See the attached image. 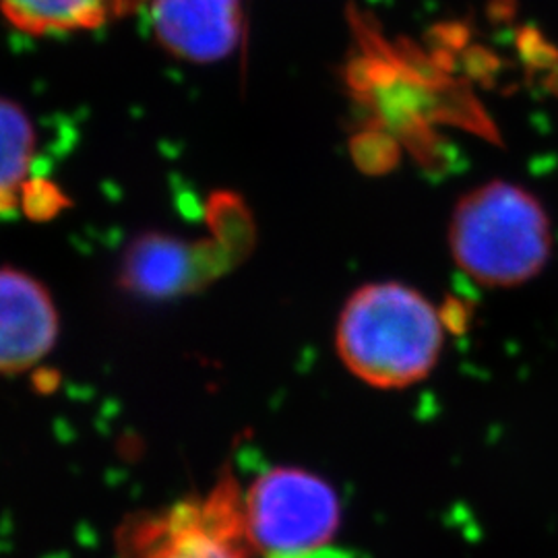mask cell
I'll use <instances>...</instances> for the list:
<instances>
[{
	"mask_svg": "<svg viewBox=\"0 0 558 558\" xmlns=\"http://www.w3.org/2000/svg\"><path fill=\"white\" fill-rule=\"evenodd\" d=\"M445 325L414 288L380 281L359 288L339 313L336 348L356 379L401 389L426 379L439 362Z\"/></svg>",
	"mask_w": 558,
	"mask_h": 558,
	"instance_id": "1",
	"label": "cell"
},
{
	"mask_svg": "<svg viewBox=\"0 0 558 558\" xmlns=\"http://www.w3.org/2000/svg\"><path fill=\"white\" fill-rule=\"evenodd\" d=\"M449 248L459 269L480 286L515 288L536 278L550 259V218L527 189L493 180L458 201Z\"/></svg>",
	"mask_w": 558,
	"mask_h": 558,
	"instance_id": "2",
	"label": "cell"
},
{
	"mask_svg": "<svg viewBox=\"0 0 558 558\" xmlns=\"http://www.w3.org/2000/svg\"><path fill=\"white\" fill-rule=\"evenodd\" d=\"M244 490L232 472L199 497L137 513L120 525L117 558H253Z\"/></svg>",
	"mask_w": 558,
	"mask_h": 558,
	"instance_id": "3",
	"label": "cell"
},
{
	"mask_svg": "<svg viewBox=\"0 0 558 558\" xmlns=\"http://www.w3.org/2000/svg\"><path fill=\"white\" fill-rule=\"evenodd\" d=\"M214 239L184 242L147 234L135 240L120 271V283L143 299H172L220 278L251 248L253 221L236 197L211 201Z\"/></svg>",
	"mask_w": 558,
	"mask_h": 558,
	"instance_id": "4",
	"label": "cell"
},
{
	"mask_svg": "<svg viewBox=\"0 0 558 558\" xmlns=\"http://www.w3.org/2000/svg\"><path fill=\"white\" fill-rule=\"evenodd\" d=\"M248 536L259 555L292 558L325 550L339 523L333 488L299 468H274L244 493Z\"/></svg>",
	"mask_w": 558,
	"mask_h": 558,
	"instance_id": "5",
	"label": "cell"
},
{
	"mask_svg": "<svg viewBox=\"0 0 558 558\" xmlns=\"http://www.w3.org/2000/svg\"><path fill=\"white\" fill-rule=\"evenodd\" d=\"M59 336V315L38 279L0 269V375H17L48 356Z\"/></svg>",
	"mask_w": 558,
	"mask_h": 558,
	"instance_id": "6",
	"label": "cell"
},
{
	"mask_svg": "<svg viewBox=\"0 0 558 558\" xmlns=\"http://www.w3.org/2000/svg\"><path fill=\"white\" fill-rule=\"evenodd\" d=\"M154 32L180 59L214 62L239 46L240 0H151Z\"/></svg>",
	"mask_w": 558,
	"mask_h": 558,
	"instance_id": "7",
	"label": "cell"
},
{
	"mask_svg": "<svg viewBox=\"0 0 558 558\" xmlns=\"http://www.w3.org/2000/svg\"><path fill=\"white\" fill-rule=\"evenodd\" d=\"M0 7L27 34L92 29L119 15V0H0Z\"/></svg>",
	"mask_w": 558,
	"mask_h": 558,
	"instance_id": "8",
	"label": "cell"
},
{
	"mask_svg": "<svg viewBox=\"0 0 558 558\" xmlns=\"http://www.w3.org/2000/svg\"><path fill=\"white\" fill-rule=\"evenodd\" d=\"M36 151V133L17 104L0 98V216L17 209Z\"/></svg>",
	"mask_w": 558,
	"mask_h": 558,
	"instance_id": "9",
	"label": "cell"
},
{
	"mask_svg": "<svg viewBox=\"0 0 558 558\" xmlns=\"http://www.w3.org/2000/svg\"><path fill=\"white\" fill-rule=\"evenodd\" d=\"M21 203L32 218H50L64 205V199L52 184L27 182Z\"/></svg>",
	"mask_w": 558,
	"mask_h": 558,
	"instance_id": "10",
	"label": "cell"
},
{
	"mask_svg": "<svg viewBox=\"0 0 558 558\" xmlns=\"http://www.w3.org/2000/svg\"><path fill=\"white\" fill-rule=\"evenodd\" d=\"M141 0H119V15L131 11L135 4H140Z\"/></svg>",
	"mask_w": 558,
	"mask_h": 558,
	"instance_id": "11",
	"label": "cell"
},
{
	"mask_svg": "<svg viewBox=\"0 0 558 558\" xmlns=\"http://www.w3.org/2000/svg\"><path fill=\"white\" fill-rule=\"evenodd\" d=\"M292 558H338L336 555H329V553H323V550H317V553H311V555H302V557H292Z\"/></svg>",
	"mask_w": 558,
	"mask_h": 558,
	"instance_id": "12",
	"label": "cell"
}]
</instances>
